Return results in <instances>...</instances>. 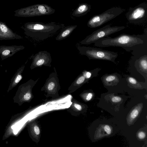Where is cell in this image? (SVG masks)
I'll return each instance as SVG.
<instances>
[{
  "label": "cell",
  "mask_w": 147,
  "mask_h": 147,
  "mask_svg": "<svg viewBox=\"0 0 147 147\" xmlns=\"http://www.w3.org/2000/svg\"><path fill=\"white\" fill-rule=\"evenodd\" d=\"M147 34L130 35L122 34L114 38L109 36L102 38L94 43L99 47H119L127 52L133 51L134 54L137 53L143 47H147Z\"/></svg>",
  "instance_id": "cell-1"
},
{
  "label": "cell",
  "mask_w": 147,
  "mask_h": 147,
  "mask_svg": "<svg viewBox=\"0 0 147 147\" xmlns=\"http://www.w3.org/2000/svg\"><path fill=\"white\" fill-rule=\"evenodd\" d=\"M71 104L67 111L72 116H76L83 113L86 108L85 106L72 98Z\"/></svg>",
  "instance_id": "cell-14"
},
{
  "label": "cell",
  "mask_w": 147,
  "mask_h": 147,
  "mask_svg": "<svg viewBox=\"0 0 147 147\" xmlns=\"http://www.w3.org/2000/svg\"><path fill=\"white\" fill-rule=\"evenodd\" d=\"M30 131L33 140L38 143L40 140L41 132L40 126L37 120L32 122L30 125Z\"/></svg>",
  "instance_id": "cell-15"
},
{
  "label": "cell",
  "mask_w": 147,
  "mask_h": 147,
  "mask_svg": "<svg viewBox=\"0 0 147 147\" xmlns=\"http://www.w3.org/2000/svg\"><path fill=\"white\" fill-rule=\"evenodd\" d=\"M101 69V68L98 67L89 71L84 70L82 72V74L89 81L92 78L98 76V73Z\"/></svg>",
  "instance_id": "cell-20"
},
{
  "label": "cell",
  "mask_w": 147,
  "mask_h": 147,
  "mask_svg": "<svg viewBox=\"0 0 147 147\" xmlns=\"http://www.w3.org/2000/svg\"><path fill=\"white\" fill-rule=\"evenodd\" d=\"M121 100V98L118 96H114L112 98V101L115 103L118 102H120Z\"/></svg>",
  "instance_id": "cell-24"
},
{
  "label": "cell",
  "mask_w": 147,
  "mask_h": 147,
  "mask_svg": "<svg viewBox=\"0 0 147 147\" xmlns=\"http://www.w3.org/2000/svg\"><path fill=\"white\" fill-rule=\"evenodd\" d=\"M91 8V6L87 3L79 4L78 7L72 13V16L76 17H80L86 14L89 12Z\"/></svg>",
  "instance_id": "cell-17"
},
{
  "label": "cell",
  "mask_w": 147,
  "mask_h": 147,
  "mask_svg": "<svg viewBox=\"0 0 147 147\" xmlns=\"http://www.w3.org/2000/svg\"><path fill=\"white\" fill-rule=\"evenodd\" d=\"M61 25L52 22L48 23L36 22L25 23L23 29L27 36L44 40L59 30Z\"/></svg>",
  "instance_id": "cell-2"
},
{
  "label": "cell",
  "mask_w": 147,
  "mask_h": 147,
  "mask_svg": "<svg viewBox=\"0 0 147 147\" xmlns=\"http://www.w3.org/2000/svg\"><path fill=\"white\" fill-rule=\"evenodd\" d=\"M147 14V4L142 3L134 7L129 8L126 18L131 23H140L145 20Z\"/></svg>",
  "instance_id": "cell-8"
},
{
  "label": "cell",
  "mask_w": 147,
  "mask_h": 147,
  "mask_svg": "<svg viewBox=\"0 0 147 147\" xmlns=\"http://www.w3.org/2000/svg\"><path fill=\"white\" fill-rule=\"evenodd\" d=\"M88 81L82 73L81 74L76 78L68 88V94H70L74 92L84 84L88 83Z\"/></svg>",
  "instance_id": "cell-16"
},
{
  "label": "cell",
  "mask_w": 147,
  "mask_h": 147,
  "mask_svg": "<svg viewBox=\"0 0 147 147\" xmlns=\"http://www.w3.org/2000/svg\"><path fill=\"white\" fill-rule=\"evenodd\" d=\"M145 136V134L143 131H140L138 134V137L140 139H144Z\"/></svg>",
  "instance_id": "cell-26"
},
{
  "label": "cell",
  "mask_w": 147,
  "mask_h": 147,
  "mask_svg": "<svg viewBox=\"0 0 147 147\" xmlns=\"http://www.w3.org/2000/svg\"><path fill=\"white\" fill-rule=\"evenodd\" d=\"M125 28L124 26H111L109 25H106L93 32L80 43L81 44L86 45L95 43L99 39L108 37L109 35L119 31Z\"/></svg>",
  "instance_id": "cell-6"
},
{
  "label": "cell",
  "mask_w": 147,
  "mask_h": 147,
  "mask_svg": "<svg viewBox=\"0 0 147 147\" xmlns=\"http://www.w3.org/2000/svg\"><path fill=\"white\" fill-rule=\"evenodd\" d=\"M55 10L51 6L44 4H38L18 9L14 16L18 17H30L47 15L55 13Z\"/></svg>",
  "instance_id": "cell-4"
},
{
  "label": "cell",
  "mask_w": 147,
  "mask_h": 147,
  "mask_svg": "<svg viewBox=\"0 0 147 147\" xmlns=\"http://www.w3.org/2000/svg\"><path fill=\"white\" fill-rule=\"evenodd\" d=\"M140 110V108H136L131 111L128 116V122L131 123L136 118L139 114Z\"/></svg>",
  "instance_id": "cell-22"
},
{
  "label": "cell",
  "mask_w": 147,
  "mask_h": 147,
  "mask_svg": "<svg viewBox=\"0 0 147 147\" xmlns=\"http://www.w3.org/2000/svg\"><path fill=\"white\" fill-rule=\"evenodd\" d=\"M80 96L85 101H89L92 98L93 94L91 92H84L81 93Z\"/></svg>",
  "instance_id": "cell-23"
},
{
  "label": "cell",
  "mask_w": 147,
  "mask_h": 147,
  "mask_svg": "<svg viewBox=\"0 0 147 147\" xmlns=\"http://www.w3.org/2000/svg\"><path fill=\"white\" fill-rule=\"evenodd\" d=\"M53 69L54 71L50 74L41 90L44 91L45 95L46 97H51L52 99H55L59 97V91L61 89V86L55 67Z\"/></svg>",
  "instance_id": "cell-7"
},
{
  "label": "cell",
  "mask_w": 147,
  "mask_h": 147,
  "mask_svg": "<svg viewBox=\"0 0 147 147\" xmlns=\"http://www.w3.org/2000/svg\"><path fill=\"white\" fill-rule=\"evenodd\" d=\"M32 59L30 68L33 69L43 66L51 67L52 58L50 53L47 51H39L30 57Z\"/></svg>",
  "instance_id": "cell-9"
},
{
  "label": "cell",
  "mask_w": 147,
  "mask_h": 147,
  "mask_svg": "<svg viewBox=\"0 0 147 147\" xmlns=\"http://www.w3.org/2000/svg\"><path fill=\"white\" fill-rule=\"evenodd\" d=\"M104 129L107 133L110 134L111 132V129L110 126L108 125H106L104 127Z\"/></svg>",
  "instance_id": "cell-25"
},
{
  "label": "cell",
  "mask_w": 147,
  "mask_h": 147,
  "mask_svg": "<svg viewBox=\"0 0 147 147\" xmlns=\"http://www.w3.org/2000/svg\"><path fill=\"white\" fill-rule=\"evenodd\" d=\"M124 11V9L119 7H112L101 14L92 17L87 22V26L91 28L99 27L118 16Z\"/></svg>",
  "instance_id": "cell-5"
},
{
  "label": "cell",
  "mask_w": 147,
  "mask_h": 147,
  "mask_svg": "<svg viewBox=\"0 0 147 147\" xmlns=\"http://www.w3.org/2000/svg\"><path fill=\"white\" fill-rule=\"evenodd\" d=\"M77 27V25L69 26L65 27L56 37V40L60 41L65 39L70 35Z\"/></svg>",
  "instance_id": "cell-18"
},
{
  "label": "cell",
  "mask_w": 147,
  "mask_h": 147,
  "mask_svg": "<svg viewBox=\"0 0 147 147\" xmlns=\"http://www.w3.org/2000/svg\"><path fill=\"white\" fill-rule=\"evenodd\" d=\"M26 64V63L18 69L13 75L11 80V85L12 86L16 85L22 79V73L25 68Z\"/></svg>",
  "instance_id": "cell-19"
},
{
  "label": "cell",
  "mask_w": 147,
  "mask_h": 147,
  "mask_svg": "<svg viewBox=\"0 0 147 147\" xmlns=\"http://www.w3.org/2000/svg\"><path fill=\"white\" fill-rule=\"evenodd\" d=\"M125 78L128 84L136 88H141L142 87V83L138 82L133 77L128 75H124Z\"/></svg>",
  "instance_id": "cell-21"
},
{
  "label": "cell",
  "mask_w": 147,
  "mask_h": 147,
  "mask_svg": "<svg viewBox=\"0 0 147 147\" xmlns=\"http://www.w3.org/2000/svg\"><path fill=\"white\" fill-rule=\"evenodd\" d=\"M22 38L21 36L13 32L5 23L0 21V40Z\"/></svg>",
  "instance_id": "cell-10"
},
{
  "label": "cell",
  "mask_w": 147,
  "mask_h": 147,
  "mask_svg": "<svg viewBox=\"0 0 147 147\" xmlns=\"http://www.w3.org/2000/svg\"><path fill=\"white\" fill-rule=\"evenodd\" d=\"M25 48L23 45L0 46V55L2 61L11 57Z\"/></svg>",
  "instance_id": "cell-11"
},
{
  "label": "cell",
  "mask_w": 147,
  "mask_h": 147,
  "mask_svg": "<svg viewBox=\"0 0 147 147\" xmlns=\"http://www.w3.org/2000/svg\"><path fill=\"white\" fill-rule=\"evenodd\" d=\"M122 79L121 75L117 72L106 74L101 77V80L103 84L105 85L108 86L116 85Z\"/></svg>",
  "instance_id": "cell-12"
},
{
  "label": "cell",
  "mask_w": 147,
  "mask_h": 147,
  "mask_svg": "<svg viewBox=\"0 0 147 147\" xmlns=\"http://www.w3.org/2000/svg\"><path fill=\"white\" fill-rule=\"evenodd\" d=\"M77 48L80 54L86 56L90 60H106L115 63L118 56L116 52L97 48L78 46Z\"/></svg>",
  "instance_id": "cell-3"
},
{
  "label": "cell",
  "mask_w": 147,
  "mask_h": 147,
  "mask_svg": "<svg viewBox=\"0 0 147 147\" xmlns=\"http://www.w3.org/2000/svg\"><path fill=\"white\" fill-rule=\"evenodd\" d=\"M138 71L147 80V54L140 57L136 59L134 64Z\"/></svg>",
  "instance_id": "cell-13"
}]
</instances>
